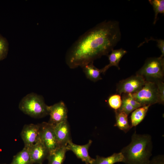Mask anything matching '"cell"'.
<instances>
[{"instance_id":"obj_1","label":"cell","mask_w":164,"mask_h":164,"mask_svg":"<svg viewBox=\"0 0 164 164\" xmlns=\"http://www.w3.org/2000/svg\"><path fill=\"white\" fill-rule=\"evenodd\" d=\"M121 37L119 22L104 21L87 31L73 44L67 52L66 62L74 69L108 56Z\"/></svg>"},{"instance_id":"obj_2","label":"cell","mask_w":164,"mask_h":164,"mask_svg":"<svg viewBox=\"0 0 164 164\" xmlns=\"http://www.w3.org/2000/svg\"><path fill=\"white\" fill-rule=\"evenodd\" d=\"M153 149L151 136L148 134H140L135 131L131 141L120 151L125 164H148L152 155Z\"/></svg>"},{"instance_id":"obj_3","label":"cell","mask_w":164,"mask_h":164,"mask_svg":"<svg viewBox=\"0 0 164 164\" xmlns=\"http://www.w3.org/2000/svg\"><path fill=\"white\" fill-rule=\"evenodd\" d=\"M19 108L25 114L35 118L43 117L49 114L48 106L43 97L34 93L24 96L20 101Z\"/></svg>"},{"instance_id":"obj_4","label":"cell","mask_w":164,"mask_h":164,"mask_svg":"<svg viewBox=\"0 0 164 164\" xmlns=\"http://www.w3.org/2000/svg\"><path fill=\"white\" fill-rule=\"evenodd\" d=\"M136 74L143 77L146 81H163L164 75V59L160 56L148 58Z\"/></svg>"},{"instance_id":"obj_5","label":"cell","mask_w":164,"mask_h":164,"mask_svg":"<svg viewBox=\"0 0 164 164\" xmlns=\"http://www.w3.org/2000/svg\"><path fill=\"white\" fill-rule=\"evenodd\" d=\"M132 97L142 106H151L159 103L158 87L156 82L146 81L143 87L137 92L131 94Z\"/></svg>"},{"instance_id":"obj_6","label":"cell","mask_w":164,"mask_h":164,"mask_svg":"<svg viewBox=\"0 0 164 164\" xmlns=\"http://www.w3.org/2000/svg\"><path fill=\"white\" fill-rule=\"evenodd\" d=\"M146 81L142 76L136 74L120 81L116 86V92L121 95L123 94H133L141 89Z\"/></svg>"},{"instance_id":"obj_7","label":"cell","mask_w":164,"mask_h":164,"mask_svg":"<svg viewBox=\"0 0 164 164\" xmlns=\"http://www.w3.org/2000/svg\"><path fill=\"white\" fill-rule=\"evenodd\" d=\"M39 125L40 140L50 154L58 147L54 130V125L46 122H43Z\"/></svg>"},{"instance_id":"obj_8","label":"cell","mask_w":164,"mask_h":164,"mask_svg":"<svg viewBox=\"0 0 164 164\" xmlns=\"http://www.w3.org/2000/svg\"><path fill=\"white\" fill-rule=\"evenodd\" d=\"M25 147L29 148L40 141L39 125L30 124L25 125L21 132Z\"/></svg>"},{"instance_id":"obj_9","label":"cell","mask_w":164,"mask_h":164,"mask_svg":"<svg viewBox=\"0 0 164 164\" xmlns=\"http://www.w3.org/2000/svg\"><path fill=\"white\" fill-rule=\"evenodd\" d=\"M48 111L50 116L48 122L51 124L55 125L67 120V109L62 101H60L52 105L48 106Z\"/></svg>"},{"instance_id":"obj_10","label":"cell","mask_w":164,"mask_h":164,"mask_svg":"<svg viewBox=\"0 0 164 164\" xmlns=\"http://www.w3.org/2000/svg\"><path fill=\"white\" fill-rule=\"evenodd\" d=\"M54 130L58 147L66 146L72 141L67 120L54 125Z\"/></svg>"},{"instance_id":"obj_11","label":"cell","mask_w":164,"mask_h":164,"mask_svg":"<svg viewBox=\"0 0 164 164\" xmlns=\"http://www.w3.org/2000/svg\"><path fill=\"white\" fill-rule=\"evenodd\" d=\"M92 143L89 140L86 144L83 145L74 144L72 141L69 142L67 146V150L72 151L79 158L84 162L85 164H91L94 159L91 157L88 154V149Z\"/></svg>"},{"instance_id":"obj_12","label":"cell","mask_w":164,"mask_h":164,"mask_svg":"<svg viewBox=\"0 0 164 164\" xmlns=\"http://www.w3.org/2000/svg\"><path fill=\"white\" fill-rule=\"evenodd\" d=\"M28 148L32 163L41 164L49 154L48 150L40 140Z\"/></svg>"},{"instance_id":"obj_13","label":"cell","mask_w":164,"mask_h":164,"mask_svg":"<svg viewBox=\"0 0 164 164\" xmlns=\"http://www.w3.org/2000/svg\"><path fill=\"white\" fill-rule=\"evenodd\" d=\"M121 97L122 104L118 110L122 111L127 115L136 109L142 106L132 97L131 94H123Z\"/></svg>"},{"instance_id":"obj_14","label":"cell","mask_w":164,"mask_h":164,"mask_svg":"<svg viewBox=\"0 0 164 164\" xmlns=\"http://www.w3.org/2000/svg\"><path fill=\"white\" fill-rule=\"evenodd\" d=\"M111 52V53L108 55L109 63L101 69L102 73L103 74L109 68L113 66H115L119 70V63L123 56L127 53L126 50L121 48L117 50L113 49Z\"/></svg>"},{"instance_id":"obj_15","label":"cell","mask_w":164,"mask_h":164,"mask_svg":"<svg viewBox=\"0 0 164 164\" xmlns=\"http://www.w3.org/2000/svg\"><path fill=\"white\" fill-rule=\"evenodd\" d=\"M87 77L90 80L95 82L102 79L101 69L95 67L93 62L90 63L81 67Z\"/></svg>"},{"instance_id":"obj_16","label":"cell","mask_w":164,"mask_h":164,"mask_svg":"<svg viewBox=\"0 0 164 164\" xmlns=\"http://www.w3.org/2000/svg\"><path fill=\"white\" fill-rule=\"evenodd\" d=\"M124 157L120 152L114 153L111 155L103 157L97 155L91 164H114L119 162H123Z\"/></svg>"},{"instance_id":"obj_17","label":"cell","mask_w":164,"mask_h":164,"mask_svg":"<svg viewBox=\"0 0 164 164\" xmlns=\"http://www.w3.org/2000/svg\"><path fill=\"white\" fill-rule=\"evenodd\" d=\"M115 112L116 123L114 126H117L125 133H127L132 128L128 123V115L118 110L115 111Z\"/></svg>"},{"instance_id":"obj_18","label":"cell","mask_w":164,"mask_h":164,"mask_svg":"<svg viewBox=\"0 0 164 164\" xmlns=\"http://www.w3.org/2000/svg\"><path fill=\"white\" fill-rule=\"evenodd\" d=\"M67 151L66 146L58 147L54 151L49 154L47 157L49 164H62Z\"/></svg>"},{"instance_id":"obj_19","label":"cell","mask_w":164,"mask_h":164,"mask_svg":"<svg viewBox=\"0 0 164 164\" xmlns=\"http://www.w3.org/2000/svg\"><path fill=\"white\" fill-rule=\"evenodd\" d=\"M150 105H145L138 108L134 110L131 116L132 128L136 127L144 119L148 110Z\"/></svg>"},{"instance_id":"obj_20","label":"cell","mask_w":164,"mask_h":164,"mask_svg":"<svg viewBox=\"0 0 164 164\" xmlns=\"http://www.w3.org/2000/svg\"><path fill=\"white\" fill-rule=\"evenodd\" d=\"M32 164L28 148L24 146L13 158L11 164Z\"/></svg>"},{"instance_id":"obj_21","label":"cell","mask_w":164,"mask_h":164,"mask_svg":"<svg viewBox=\"0 0 164 164\" xmlns=\"http://www.w3.org/2000/svg\"><path fill=\"white\" fill-rule=\"evenodd\" d=\"M150 3L152 5L155 12L154 24H155L157 21L158 15L159 13L164 14V0H149Z\"/></svg>"},{"instance_id":"obj_22","label":"cell","mask_w":164,"mask_h":164,"mask_svg":"<svg viewBox=\"0 0 164 164\" xmlns=\"http://www.w3.org/2000/svg\"><path fill=\"white\" fill-rule=\"evenodd\" d=\"M108 103L109 106L115 111L118 109L122 104L121 95L116 94L110 96L108 98Z\"/></svg>"},{"instance_id":"obj_23","label":"cell","mask_w":164,"mask_h":164,"mask_svg":"<svg viewBox=\"0 0 164 164\" xmlns=\"http://www.w3.org/2000/svg\"><path fill=\"white\" fill-rule=\"evenodd\" d=\"M9 51V43L6 39L0 34V61L6 58Z\"/></svg>"},{"instance_id":"obj_24","label":"cell","mask_w":164,"mask_h":164,"mask_svg":"<svg viewBox=\"0 0 164 164\" xmlns=\"http://www.w3.org/2000/svg\"><path fill=\"white\" fill-rule=\"evenodd\" d=\"M156 82L158 89L159 104H163L164 102V84L163 81H158Z\"/></svg>"},{"instance_id":"obj_25","label":"cell","mask_w":164,"mask_h":164,"mask_svg":"<svg viewBox=\"0 0 164 164\" xmlns=\"http://www.w3.org/2000/svg\"><path fill=\"white\" fill-rule=\"evenodd\" d=\"M148 164H164V155H159L154 156L150 159Z\"/></svg>"},{"instance_id":"obj_26","label":"cell","mask_w":164,"mask_h":164,"mask_svg":"<svg viewBox=\"0 0 164 164\" xmlns=\"http://www.w3.org/2000/svg\"><path fill=\"white\" fill-rule=\"evenodd\" d=\"M153 40L156 41L157 43V47L161 51L162 54L160 56L161 57H163L164 56V40L161 39H156L151 38L149 40Z\"/></svg>"}]
</instances>
